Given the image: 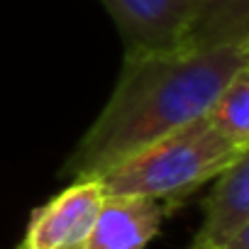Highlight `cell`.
<instances>
[{
  "instance_id": "8992f818",
  "label": "cell",
  "mask_w": 249,
  "mask_h": 249,
  "mask_svg": "<svg viewBox=\"0 0 249 249\" xmlns=\"http://www.w3.org/2000/svg\"><path fill=\"white\" fill-rule=\"evenodd\" d=\"M244 225H249V154H242L213 178L191 249H220Z\"/></svg>"
},
{
  "instance_id": "30bf717a",
  "label": "cell",
  "mask_w": 249,
  "mask_h": 249,
  "mask_svg": "<svg viewBox=\"0 0 249 249\" xmlns=\"http://www.w3.org/2000/svg\"><path fill=\"white\" fill-rule=\"evenodd\" d=\"M78 249H83V247H78Z\"/></svg>"
},
{
  "instance_id": "52a82bcc",
  "label": "cell",
  "mask_w": 249,
  "mask_h": 249,
  "mask_svg": "<svg viewBox=\"0 0 249 249\" xmlns=\"http://www.w3.org/2000/svg\"><path fill=\"white\" fill-rule=\"evenodd\" d=\"M249 42V0H203L183 49L203 52Z\"/></svg>"
},
{
  "instance_id": "277c9868",
  "label": "cell",
  "mask_w": 249,
  "mask_h": 249,
  "mask_svg": "<svg viewBox=\"0 0 249 249\" xmlns=\"http://www.w3.org/2000/svg\"><path fill=\"white\" fill-rule=\"evenodd\" d=\"M105 200L103 183L98 178H76L42 208H37L27 222L22 244L18 249H78L83 247L100 205Z\"/></svg>"
},
{
  "instance_id": "6da1fadb",
  "label": "cell",
  "mask_w": 249,
  "mask_h": 249,
  "mask_svg": "<svg viewBox=\"0 0 249 249\" xmlns=\"http://www.w3.org/2000/svg\"><path fill=\"white\" fill-rule=\"evenodd\" d=\"M249 71V42L217 49L124 54L117 83L64 164V176L103 178L154 142L203 117L217 93Z\"/></svg>"
},
{
  "instance_id": "5b68a950",
  "label": "cell",
  "mask_w": 249,
  "mask_h": 249,
  "mask_svg": "<svg viewBox=\"0 0 249 249\" xmlns=\"http://www.w3.org/2000/svg\"><path fill=\"white\" fill-rule=\"evenodd\" d=\"M164 203L140 196H107L83 249H144L161 230Z\"/></svg>"
},
{
  "instance_id": "7a4b0ae2",
  "label": "cell",
  "mask_w": 249,
  "mask_h": 249,
  "mask_svg": "<svg viewBox=\"0 0 249 249\" xmlns=\"http://www.w3.org/2000/svg\"><path fill=\"white\" fill-rule=\"evenodd\" d=\"M242 154H249V149H239L227 142L203 115L142 149L132 159L122 161L98 181L103 183L105 198H154L164 203L166 213H171L193 191L210 183Z\"/></svg>"
},
{
  "instance_id": "9c48e42d",
  "label": "cell",
  "mask_w": 249,
  "mask_h": 249,
  "mask_svg": "<svg viewBox=\"0 0 249 249\" xmlns=\"http://www.w3.org/2000/svg\"><path fill=\"white\" fill-rule=\"evenodd\" d=\"M220 249H249V225L239 227Z\"/></svg>"
},
{
  "instance_id": "3957f363",
  "label": "cell",
  "mask_w": 249,
  "mask_h": 249,
  "mask_svg": "<svg viewBox=\"0 0 249 249\" xmlns=\"http://www.w3.org/2000/svg\"><path fill=\"white\" fill-rule=\"evenodd\" d=\"M115 20L124 54L176 52L196 25L203 0H100Z\"/></svg>"
},
{
  "instance_id": "ba28073f",
  "label": "cell",
  "mask_w": 249,
  "mask_h": 249,
  "mask_svg": "<svg viewBox=\"0 0 249 249\" xmlns=\"http://www.w3.org/2000/svg\"><path fill=\"white\" fill-rule=\"evenodd\" d=\"M205 117L227 142L249 149V71L234 76L217 93Z\"/></svg>"
}]
</instances>
